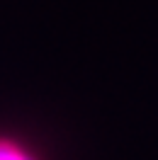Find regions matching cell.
Segmentation results:
<instances>
[{"mask_svg":"<svg viewBox=\"0 0 158 160\" xmlns=\"http://www.w3.org/2000/svg\"><path fill=\"white\" fill-rule=\"evenodd\" d=\"M0 160H34V158L10 141H0Z\"/></svg>","mask_w":158,"mask_h":160,"instance_id":"1","label":"cell"}]
</instances>
